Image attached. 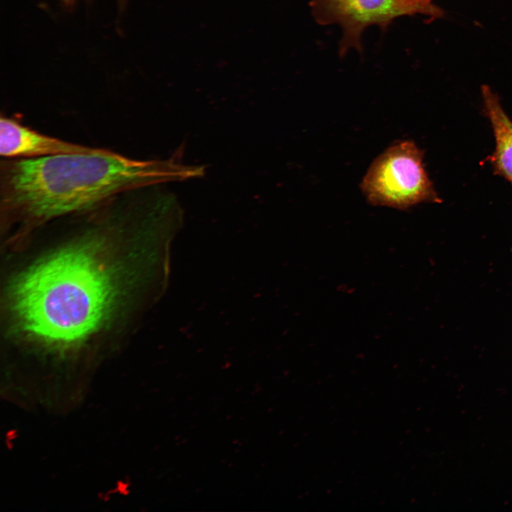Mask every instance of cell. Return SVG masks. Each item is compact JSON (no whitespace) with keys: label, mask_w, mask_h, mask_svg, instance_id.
I'll return each instance as SVG.
<instances>
[{"label":"cell","mask_w":512,"mask_h":512,"mask_svg":"<svg viewBox=\"0 0 512 512\" xmlns=\"http://www.w3.org/2000/svg\"><path fill=\"white\" fill-rule=\"evenodd\" d=\"M203 174V166L137 159L104 148L91 154L1 159V215L6 223L28 228L129 190Z\"/></svg>","instance_id":"1"},{"label":"cell","mask_w":512,"mask_h":512,"mask_svg":"<svg viewBox=\"0 0 512 512\" xmlns=\"http://www.w3.org/2000/svg\"><path fill=\"white\" fill-rule=\"evenodd\" d=\"M93 242L60 251L18 279L12 309L24 331L65 346L85 339L104 323L115 300V278Z\"/></svg>","instance_id":"2"},{"label":"cell","mask_w":512,"mask_h":512,"mask_svg":"<svg viewBox=\"0 0 512 512\" xmlns=\"http://www.w3.org/2000/svg\"><path fill=\"white\" fill-rule=\"evenodd\" d=\"M422 159V150L412 141L393 143L373 161L361 181L367 201L400 210L440 202Z\"/></svg>","instance_id":"3"},{"label":"cell","mask_w":512,"mask_h":512,"mask_svg":"<svg viewBox=\"0 0 512 512\" xmlns=\"http://www.w3.org/2000/svg\"><path fill=\"white\" fill-rule=\"evenodd\" d=\"M311 6L319 23L341 25L345 48L359 46L361 33L369 25L385 26L402 15L439 17L442 14L431 0H313Z\"/></svg>","instance_id":"4"},{"label":"cell","mask_w":512,"mask_h":512,"mask_svg":"<svg viewBox=\"0 0 512 512\" xmlns=\"http://www.w3.org/2000/svg\"><path fill=\"white\" fill-rule=\"evenodd\" d=\"M100 149L43 134L26 126L17 118L1 114V159H33L68 154H91Z\"/></svg>","instance_id":"5"},{"label":"cell","mask_w":512,"mask_h":512,"mask_svg":"<svg viewBox=\"0 0 512 512\" xmlns=\"http://www.w3.org/2000/svg\"><path fill=\"white\" fill-rule=\"evenodd\" d=\"M484 111L493 127L496 147L491 156L495 171L512 183V121L491 89L482 87Z\"/></svg>","instance_id":"6"},{"label":"cell","mask_w":512,"mask_h":512,"mask_svg":"<svg viewBox=\"0 0 512 512\" xmlns=\"http://www.w3.org/2000/svg\"><path fill=\"white\" fill-rule=\"evenodd\" d=\"M62 3L66 6H73L78 0H60ZM127 0H117L118 4L119 5V7L122 8L124 6L125 1Z\"/></svg>","instance_id":"7"}]
</instances>
